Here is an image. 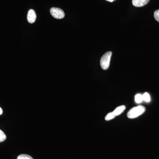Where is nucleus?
Listing matches in <instances>:
<instances>
[{"mask_svg":"<svg viewBox=\"0 0 159 159\" xmlns=\"http://www.w3.org/2000/svg\"><path fill=\"white\" fill-rule=\"evenodd\" d=\"M149 0H132V4L135 7H141L148 4Z\"/></svg>","mask_w":159,"mask_h":159,"instance_id":"39448f33","label":"nucleus"},{"mask_svg":"<svg viewBox=\"0 0 159 159\" xmlns=\"http://www.w3.org/2000/svg\"><path fill=\"white\" fill-rule=\"evenodd\" d=\"M143 100L146 102H150L151 98L150 95L147 93H145L143 95Z\"/></svg>","mask_w":159,"mask_h":159,"instance_id":"1a4fd4ad","label":"nucleus"},{"mask_svg":"<svg viewBox=\"0 0 159 159\" xmlns=\"http://www.w3.org/2000/svg\"><path fill=\"white\" fill-rule=\"evenodd\" d=\"M17 159H33V158L29 155L21 154L17 157Z\"/></svg>","mask_w":159,"mask_h":159,"instance_id":"9d476101","label":"nucleus"},{"mask_svg":"<svg viewBox=\"0 0 159 159\" xmlns=\"http://www.w3.org/2000/svg\"><path fill=\"white\" fill-rule=\"evenodd\" d=\"M146 110L145 107L138 106L131 109L127 113V117L129 119H135L144 113Z\"/></svg>","mask_w":159,"mask_h":159,"instance_id":"f257e3e1","label":"nucleus"},{"mask_svg":"<svg viewBox=\"0 0 159 159\" xmlns=\"http://www.w3.org/2000/svg\"><path fill=\"white\" fill-rule=\"evenodd\" d=\"M125 106H120L118 107H117L112 112L114 114V115H115L116 116H119L120 114H122V113L124 111V110H125Z\"/></svg>","mask_w":159,"mask_h":159,"instance_id":"423d86ee","label":"nucleus"},{"mask_svg":"<svg viewBox=\"0 0 159 159\" xmlns=\"http://www.w3.org/2000/svg\"><path fill=\"white\" fill-rule=\"evenodd\" d=\"M106 1H107V2H113L115 0H106Z\"/></svg>","mask_w":159,"mask_h":159,"instance_id":"4468645a","label":"nucleus"},{"mask_svg":"<svg viewBox=\"0 0 159 159\" xmlns=\"http://www.w3.org/2000/svg\"><path fill=\"white\" fill-rule=\"evenodd\" d=\"M51 15L54 18L61 19L65 16V13L62 9L57 8H52L50 10Z\"/></svg>","mask_w":159,"mask_h":159,"instance_id":"7ed1b4c3","label":"nucleus"},{"mask_svg":"<svg viewBox=\"0 0 159 159\" xmlns=\"http://www.w3.org/2000/svg\"><path fill=\"white\" fill-rule=\"evenodd\" d=\"M111 55L112 52L109 51L106 53L101 57L100 64L102 70H107L108 69Z\"/></svg>","mask_w":159,"mask_h":159,"instance_id":"f03ea898","label":"nucleus"},{"mask_svg":"<svg viewBox=\"0 0 159 159\" xmlns=\"http://www.w3.org/2000/svg\"><path fill=\"white\" fill-rule=\"evenodd\" d=\"M6 139V136L5 133L0 129V142H4Z\"/></svg>","mask_w":159,"mask_h":159,"instance_id":"9b49d317","label":"nucleus"},{"mask_svg":"<svg viewBox=\"0 0 159 159\" xmlns=\"http://www.w3.org/2000/svg\"><path fill=\"white\" fill-rule=\"evenodd\" d=\"M135 101L137 103H141L143 101V95L140 94H137L135 97Z\"/></svg>","mask_w":159,"mask_h":159,"instance_id":"0eeeda50","label":"nucleus"},{"mask_svg":"<svg viewBox=\"0 0 159 159\" xmlns=\"http://www.w3.org/2000/svg\"><path fill=\"white\" fill-rule=\"evenodd\" d=\"M2 108H1V107H0V115H2Z\"/></svg>","mask_w":159,"mask_h":159,"instance_id":"ddd939ff","label":"nucleus"},{"mask_svg":"<svg viewBox=\"0 0 159 159\" xmlns=\"http://www.w3.org/2000/svg\"><path fill=\"white\" fill-rule=\"evenodd\" d=\"M115 117H116V116L114 115V114L112 112L109 113L106 116L105 119L106 121H109V120L114 119Z\"/></svg>","mask_w":159,"mask_h":159,"instance_id":"6e6552de","label":"nucleus"},{"mask_svg":"<svg viewBox=\"0 0 159 159\" xmlns=\"http://www.w3.org/2000/svg\"><path fill=\"white\" fill-rule=\"evenodd\" d=\"M154 16L156 20L159 22V9L155 11L154 13Z\"/></svg>","mask_w":159,"mask_h":159,"instance_id":"f8f14e48","label":"nucleus"},{"mask_svg":"<svg viewBox=\"0 0 159 159\" xmlns=\"http://www.w3.org/2000/svg\"><path fill=\"white\" fill-rule=\"evenodd\" d=\"M36 19V15L35 11L33 9H30L28 12L27 20L30 24H33L35 22Z\"/></svg>","mask_w":159,"mask_h":159,"instance_id":"20e7f679","label":"nucleus"}]
</instances>
